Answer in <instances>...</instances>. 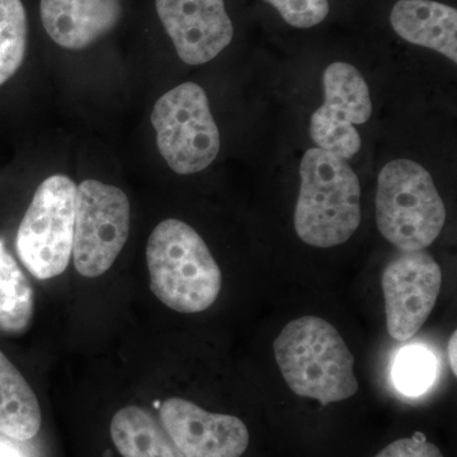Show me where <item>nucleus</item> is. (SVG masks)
Instances as JSON below:
<instances>
[{
    "mask_svg": "<svg viewBox=\"0 0 457 457\" xmlns=\"http://www.w3.org/2000/svg\"><path fill=\"white\" fill-rule=\"evenodd\" d=\"M273 350L286 383L296 395L329 404L359 392L353 356L341 333L324 319H295L279 333Z\"/></svg>",
    "mask_w": 457,
    "mask_h": 457,
    "instance_id": "f257e3e1",
    "label": "nucleus"
},
{
    "mask_svg": "<svg viewBox=\"0 0 457 457\" xmlns=\"http://www.w3.org/2000/svg\"><path fill=\"white\" fill-rule=\"evenodd\" d=\"M150 288L168 308L185 314L207 311L221 291L222 276L200 234L186 222L156 225L146 245Z\"/></svg>",
    "mask_w": 457,
    "mask_h": 457,
    "instance_id": "f03ea898",
    "label": "nucleus"
},
{
    "mask_svg": "<svg viewBox=\"0 0 457 457\" xmlns=\"http://www.w3.org/2000/svg\"><path fill=\"white\" fill-rule=\"evenodd\" d=\"M294 221L300 239L317 248L341 245L353 236L361 222V186L348 161L319 147L303 154Z\"/></svg>",
    "mask_w": 457,
    "mask_h": 457,
    "instance_id": "7ed1b4c3",
    "label": "nucleus"
},
{
    "mask_svg": "<svg viewBox=\"0 0 457 457\" xmlns=\"http://www.w3.org/2000/svg\"><path fill=\"white\" fill-rule=\"evenodd\" d=\"M446 209L429 171L409 159L389 162L378 179L376 224L402 252L422 251L444 228Z\"/></svg>",
    "mask_w": 457,
    "mask_h": 457,
    "instance_id": "20e7f679",
    "label": "nucleus"
},
{
    "mask_svg": "<svg viewBox=\"0 0 457 457\" xmlns=\"http://www.w3.org/2000/svg\"><path fill=\"white\" fill-rule=\"evenodd\" d=\"M77 185L64 174L44 180L26 210L16 234L23 267L37 279L62 275L73 254Z\"/></svg>",
    "mask_w": 457,
    "mask_h": 457,
    "instance_id": "39448f33",
    "label": "nucleus"
},
{
    "mask_svg": "<svg viewBox=\"0 0 457 457\" xmlns=\"http://www.w3.org/2000/svg\"><path fill=\"white\" fill-rule=\"evenodd\" d=\"M152 125L156 146L177 174L198 173L212 164L220 152V132L203 87L187 82L155 102Z\"/></svg>",
    "mask_w": 457,
    "mask_h": 457,
    "instance_id": "423d86ee",
    "label": "nucleus"
},
{
    "mask_svg": "<svg viewBox=\"0 0 457 457\" xmlns=\"http://www.w3.org/2000/svg\"><path fill=\"white\" fill-rule=\"evenodd\" d=\"M130 218V201L121 188L97 179L77 186L71 257L83 278H99L112 267L128 242Z\"/></svg>",
    "mask_w": 457,
    "mask_h": 457,
    "instance_id": "0eeeda50",
    "label": "nucleus"
},
{
    "mask_svg": "<svg viewBox=\"0 0 457 457\" xmlns=\"http://www.w3.org/2000/svg\"><path fill=\"white\" fill-rule=\"evenodd\" d=\"M324 104L311 119V137L319 149L345 161L361 149L354 125H363L372 114L371 96L365 78L348 62H333L323 74Z\"/></svg>",
    "mask_w": 457,
    "mask_h": 457,
    "instance_id": "6e6552de",
    "label": "nucleus"
},
{
    "mask_svg": "<svg viewBox=\"0 0 457 457\" xmlns=\"http://www.w3.org/2000/svg\"><path fill=\"white\" fill-rule=\"evenodd\" d=\"M442 272L426 251L402 252L381 276L387 332L408 341L425 326L440 295Z\"/></svg>",
    "mask_w": 457,
    "mask_h": 457,
    "instance_id": "1a4fd4ad",
    "label": "nucleus"
},
{
    "mask_svg": "<svg viewBox=\"0 0 457 457\" xmlns=\"http://www.w3.org/2000/svg\"><path fill=\"white\" fill-rule=\"evenodd\" d=\"M153 8L186 64H206L233 41L234 25L225 0H153Z\"/></svg>",
    "mask_w": 457,
    "mask_h": 457,
    "instance_id": "9d476101",
    "label": "nucleus"
},
{
    "mask_svg": "<svg viewBox=\"0 0 457 457\" xmlns=\"http://www.w3.org/2000/svg\"><path fill=\"white\" fill-rule=\"evenodd\" d=\"M159 416L186 457H240L248 449V428L239 418L210 413L180 398L165 400Z\"/></svg>",
    "mask_w": 457,
    "mask_h": 457,
    "instance_id": "9b49d317",
    "label": "nucleus"
},
{
    "mask_svg": "<svg viewBox=\"0 0 457 457\" xmlns=\"http://www.w3.org/2000/svg\"><path fill=\"white\" fill-rule=\"evenodd\" d=\"M37 20L60 49L83 51L113 35L128 17V0H37Z\"/></svg>",
    "mask_w": 457,
    "mask_h": 457,
    "instance_id": "f8f14e48",
    "label": "nucleus"
},
{
    "mask_svg": "<svg viewBox=\"0 0 457 457\" xmlns=\"http://www.w3.org/2000/svg\"><path fill=\"white\" fill-rule=\"evenodd\" d=\"M403 40L437 51L457 62V11L433 0H399L390 13Z\"/></svg>",
    "mask_w": 457,
    "mask_h": 457,
    "instance_id": "ddd939ff",
    "label": "nucleus"
},
{
    "mask_svg": "<svg viewBox=\"0 0 457 457\" xmlns=\"http://www.w3.org/2000/svg\"><path fill=\"white\" fill-rule=\"evenodd\" d=\"M42 413L37 396L16 366L0 351V433L16 441L37 436Z\"/></svg>",
    "mask_w": 457,
    "mask_h": 457,
    "instance_id": "4468645a",
    "label": "nucleus"
},
{
    "mask_svg": "<svg viewBox=\"0 0 457 457\" xmlns=\"http://www.w3.org/2000/svg\"><path fill=\"white\" fill-rule=\"evenodd\" d=\"M110 431L122 457H186L163 427L139 407L120 409L111 420Z\"/></svg>",
    "mask_w": 457,
    "mask_h": 457,
    "instance_id": "2eb2a0df",
    "label": "nucleus"
},
{
    "mask_svg": "<svg viewBox=\"0 0 457 457\" xmlns=\"http://www.w3.org/2000/svg\"><path fill=\"white\" fill-rule=\"evenodd\" d=\"M32 286L0 239V332L18 336L31 326L35 311Z\"/></svg>",
    "mask_w": 457,
    "mask_h": 457,
    "instance_id": "dca6fc26",
    "label": "nucleus"
},
{
    "mask_svg": "<svg viewBox=\"0 0 457 457\" xmlns=\"http://www.w3.org/2000/svg\"><path fill=\"white\" fill-rule=\"evenodd\" d=\"M31 31L27 0H0V89L12 82L25 64Z\"/></svg>",
    "mask_w": 457,
    "mask_h": 457,
    "instance_id": "f3484780",
    "label": "nucleus"
},
{
    "mask_svg": "<svg viewBox=\"0 0 457 457\" xmlns=\"http://www.w3.org/2000/svg\"><path fill=\"white\" fill-rule=\"evenodd\" d=\"M435 371V357L428 351L408 347L400 352L394 363V383L405 395H420L431 385Z\"/></svg>",
    "mask_w": 457,
    "mask_h": 457,
    "instance_id": "a211bd4d",
    "label": "nucleus"
},
{
    "mask_svg": "<svg viewBox=\"0 0 457 457\" xmlns=\"http://www.w3.org/2000/svg\"><path fill=\"white\" fill-rule=\"evenodd\" d=\"M281 14L288 25L311 29L326 20L329 13L328 0H264Z\"/></svg>",
    "mask_w": 457,
    "mask_h": 457,
    "instance_id": "6ab92c4d",
    "label": "nucleus"
},
{
    "mask_svg": "<svg viewBox=\"0 0 457 457\" xmlns=\"http://www.w3.org/2000/svg\"><path fill=\"white\" fill-rule=\"evenodd\" d=\"M375 457H444L438 447L429 444L425 438L416 437L402 438L385 447Z\"/></svg>",
    "mask_w": 457,
    "mask_h": 457,
    "instance_id": "aec40b11",
    "label": "nucleus"
},
{
    "mask_svg": "<svg viewBox=\"0 0 457 457\" xmlns=\"http://www.w3.org/2000/svg\"><path fill=\"white\" fill-rule=\"evenodd\" d=\"M456 332H453L449 342V359L451 370H453V375H456Z\"/></svg>",
    "mask_w": 457,
    "mask_h": 457,
    "instance_id": "412c9836",
    "label": "nucleus"
},
{
    "mask_svg": "<svg viewBox=\"0 0 457 457\" xmlns=\"http://www.w3.org/2000/svg\"><path fill=\"white\" fill-rule=\"evenodd\" d=\"M0 457H20L18 453L7 445H0Z\"/></svg>",
    "mask_w": 457,
    "mask_h": 457,
    "instance_id": "4be33fe9",
    "label": "nucleus"
}]
</instances>
